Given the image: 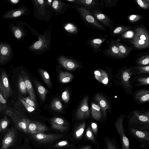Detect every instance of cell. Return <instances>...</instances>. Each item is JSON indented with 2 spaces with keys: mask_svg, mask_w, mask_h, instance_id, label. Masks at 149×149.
Wrapping results in <instances>:
<instances>
[{
  "mask_svg": "<svg viewBox=\"0 0 149 149\" xmlns=\"http://www.w3.org/2000/svg\"><path fill=\"white\" fill-rule=\"evenodd\" d=\"M134 72L130 69H126L120 72L119 80L121 86L127 91L130 93L132 91V86L130 79L131 76L134 74Z\"/></svg>",
  "mask_w": 149,
  "mask_h": 149,
  "instance_id": "1",
  "label": "cell"
},
{
  "mask_svg": "<svg viewBox=\"0 0 149 149\" xmlns=\"http://www.w3.org/2000/svg\"><path fill=\"white\" fill-rule=\"evenodd\" d=\"M125 115H121L117 118L115 125L118 133L120 136L123 149H130L129 141L123 130V123Z\"/></svg>",
  "mask_w": 149,
  "mask_h": 149,
  "instance_id": "2",
  "label": "cell"
},
{
  "mask_svg": "<svg viewBox=\"0 0 149 149\" xmlns=\"http://www.w3.org/2000/svg\"><path fill=\"white\" fill-rule=\"evenodd\" d=\"M27 125L28 132L31 134L44 133L49 129L45 125L39 122L24 118Z\"/></svg>",
  "mask_w": 149,
  "mask_h": 149,
  "instance_id": "3",
  "label": "cell"
},
{
  "mask_svg": "<svg viewBox=\"0 0 149 149\" xmlns=\"http://www.w3.org/2000/svg\"><path fill=\"white\" fill-rule=\"evenodd\" d=\"M32 138L40 143H52L54 141L61 138L63 135L56 134H46L40 133L31 134Z\"/></svg>",
  "mask_w": 149,
  "mask_h": 149,
  "instance_id": "4",
  "label": "cell"
},
{
  "mask_svg": "<svg viewBox=\"0 0 149 149\" xmlns=\"http://www.w3.org/2000/svg\"><path fill=\"white\" fill-rule=\"evenodd\" d=\"M130 122L135 124H148L149 123V111L142 112L138 110L132 111L130 117Z\"/></svg>",
  "mask_w": 149,
  "mask_h": 149,
  "instance_id": "5",
  "label": "cell"
},
{
  "mask_svg": "<svg viewBox=\"0 0 149 149\" xmlns=\"http://www.w3.org/2000/svg\"><path fill=\"white\" fill-rule=\"evenodd\" d=\"M0 91L6 99L9 97L12 94V90L8 75L3 71H1L0 74Z\"/></svg>",
  "mask_w": 149,
  "mask_h": 149,
  "instance_id": "6",
  "label": "cell"
},
{
  "mask_svg": "<svg viewBox=\"0 0 149 149\" xmlns=\"http://www.w3.org/2000/svg\"><path fill=\"white\" fill-rule=\"evenodd\" d=\"M88 97L86 96L82 100L76 112V118L77 120H81L89 117L90 111L88 105Z\"/></svg>",
  "mask_w": 149,
  "mask_h": 149,
  "instance_id": "7",
  "label": "cell"
},
{
  "mask_svg": "<svg viewBox=\"0 0 149 149\" xmlns=\"http://www.w3.org/2000/svg\"><path fill=\"white\" fill-rule=\"evenodd\" d=\"M16 138L15 130L11 128L5 134L2 141L1 149H8L14 143Z\"/></svg>",
  "mask_w": 149,
  "mask_h": 149,
  "instance_id": "8",
  "label": "cell"
},
{
  "mask_svg": "<svg viewBox=\"0 0 149 149\" xmlns=\"http://www.w3.org/2000/svg\"><path fill=\"white\" fill-rule=\"evenodd\" d=\"M26 8L23 6H20L13 10L6 11L3 16L4 19H11L22 16L26 14Z\"/></svg>",
  "mask_w": 149,
  "mask_h": 149,
  "instance_id": "9",
  "label": "cell"
},
{
  "mask_svg": "<svg viewBox=\"0 0 149 149\" xmlns=\"http://www.w3.org/2000/svg\"><path fill=\"white\" fill-rule=\"evenodd\" d=\"M12 54L11 49L8 44H0V63H3L10 57Z\"/></svg>",
  "mask_w": 149,
  "mask_h": 149,
  "instance_id": "10",
  "label": "cell"
},
{
  "mask_svg": "<svg viewBox=\"0 0 149 149\" xmlns=\"http://www.w3.org/2000/svg\"><path fill=\"white\" fill-rule=\"evenodd\" d=\"M94 99L100 107L103 115L104 117L107 114V110L110 108L108 102L103 96L99 94L95 95Z\"/></svg>",
  "mask_w": 149,
  "mask_h": 149,
  "instance_id": "11",
  "label": "cell"
},
{
  "mask_svg": "<svg viewBox=\"0 0 149 149\" xmlns=\"http://www.w3.org/2000/svg\"><path fill=\"white\" fill-rule=\"evenodd\" d=\"M58 61L63 67L68 70H74L79 67V65L75 61L63 56L58 58Z\"/></svg>",
  "mask_w": 149,
  "mask_h": 149,
  "instance_id": "12",
  "label": "cell"
},
{
  "mask_svg": "<svg viewBox=\"0 0 149 149\" xmlns=\"http://www.w3.org/2000/svg\"><path fill=\"white\" fill-rule=\"evenodd\" d=\"M11 117L18 130L25 133L28 132L27 125L24 118H22L14 113Z\"/></svg>",
  "mask_w": 149,
  "mask_h": 149,
  "instance_id": "13",
  "label": "cell"
},
{
  "mask_svg": "<svg viewBox=\"0 0 149 149\" xmlns=\"http://www.w3.org/2000/svg\"><path fill=\"white\" fill-rule=\"evenodd\" d=\"M22 76L24 81L27 92L29 93V97L34 102L36 100L34 88L30 81L27 73L23 70L21 71Z\"/></svg>",
  "mask_w": 149,
  "mask_h": 149,
  "instance_id": "14",
  "label": "cell"
},
{
  "mask_svg": "<svg viewBox=\"0 0 149 149\" xmlns=\"http://www.w3.org/2000/svg\"><path fill=\"white\" fill-rule=\"evenodd\" d=\"M134 99L140 103H144L149 100V90L148 89L140 90L135 93Z\"/></svg>",
  "mask_w": 149,
  "mask_h": 149,
  "instance_id": "15",
  "label": "cell"
},
{
  "mask_svg": "<svg viewBox=\"0 0 149 149\" xmlns=\"http://www.w3.org/2000/svg\"><path fill=\"white\" fill-rule=\"evenodd\" d=\"M95 78L100 82L107 85L109 83V78L107 73L102 70H97L94 71Z\"/></svg>",
  "mask_w": 149,
  "mask_h": 149,
  "instance_id": "16",
  "label": "cell"
},
{
  "mask_svg": "<svg viewBox=\"0 0 149 149\" xmlns=\"http://www.w3.org/2000/svg\"><path fill=\"white\" fill-rule=\"evenodd\" d=\"M91 114L93 118L95 119L100 120L102 116L101 109L100 106L94 102H92L91 105Z\"/></svg>",
  "mask_w": 149,
  "mask_h": 149,
  "instance_id": "17",
  "label": "cell"
},
{
  "mask_svg": "<svg viewBox=\"0 0 149 149\" xmlns=\"http://www.w3.org/2000/svg\"><path fill=\"white\" fill-rule=\"evenodd\" d=\"M34 82L40 99L44 101L46 99V95L48 92V91L37 81L34 80Z\"/></svg>",
  "mask_w": 149,
  "mask_h": 149,
  "instance_id": "18",
  "label": "cell"
},
{
  "mask_svg": "<svg viewBox=\"0 0 149 149\" xmlns=\"http://www.w3.org/2000/svg\"><path fill=\"white\" fill-rule=\"evenodd\" d=\"M59 80L62 83H66L71 82L73 78V75L67 72L61 71L59 73Z\"/></svg>",
  "mask_w": 149,
  "mask_h": 149,
  "instance_id": "19",
  "label": "cell"
},
{
  "mask_svg": "<svg viewBox=\"0 0 149 149\" xmlns=\"http://www.w3.org/2000/svg\"><path fill=\"white\" fill-rule=\"evenodd\" d=\"M131 132L137 137L146 140H149V133L148 132L141 131L133 128L131 129Z\"/></svg>",
  "mask_w": 149,
  "mask_h": 149,
  "instance_id": "20",
  "label": "cell"
},
{
  "mask_svg": "<svg viewBox=\"0 0 149 149\" xmlns=\"http://www.w3.org/2000/svg\"><path fill=\"white\" fill-rule=\"evenodd\" d=\"M79 10L83 17H84L86 20L88 22L93 24L94 25L96 23V21L94 17L91 15L89 14L87 10L83 8H79Z\"/></svg>",
  "mask_w": 149,
  "mask_h": 149,
  "instance_id": "21",
  "label": "cell"
},
{
  "mask_svg": "<svg viewBox=\"0 0 149 149\" xmlns=\"http://www.w3.org/2000/svg\"><path fill=\"white\" fill-rule=\"evenodd\" d=\"M17 85L19 91L23 95L26 94L27 91L24 81L20 74H19L18 76Z\"/></svg>",
  "mask_w": 149,
  "mask_h": 149,
  "instance_id": "22",
  "label": "cell"
},
{
  "mask_svg": "<svg viewBox=\"0 0 149 149\" xmlns=\"http://www.w3.org/2000/svg\"><path fill=\"white\" fill-rule=\"evenodd\" d=\"M38 71L42 77L46 84L49 88L51 87V82L49 74L45 70L39 69Z\"/></svg>",
  "mask_w": 149,
  "mask_h": 149,
  "instance_id": "23",
  "label": "cell"
},
{
  "mask_svg": "<svg viewBox=\"0 0 149 149\" xmlns=\"http://www.w3.org/2000/svg\"><path fill=\"white\" fill-rule=\"evenodd\" d=\"M86 127L85 123L80 124L76 129L74 132V136L76 138L79 139L82 136Z\"/></svg>",
  "mask_w": 149,
  "mask_h": 149,
  "instance_id": "24",
  "label": "cell"
},
{
  "mask_svg": "<svg viewBox=\"0 0 149 149\" xmlns=\"http://www.w3.org/2000/svg\"><path fill=\"white\" fill-rule=\"evenodd\" d=\"M12 32L15 37L18 39H19L24 35L23 31L19 28L15 26H13L11 28Z\"/></svg>",
  "mask_w": 149,
  "mask_h": 149,
  "instance_id": "25",
  "label": "cell"
},
{
  "mask_svg": "<svg viewBox=\"0 0 149 149\" xmlns=\"http://www.w3.org/2000/svg\"><path fill=\"white\" fill-rule=\"evenodd\" d=\"M51 107L53 109L57 111H61L63 109L62 104L58 99L53 101L51 104Z\"/></svg>",
  "mask_w": 149,
  "mask_h": 149,
  "instance_id": "26",
  "label": "cell"
},
{
  "mask_svg": "<svg viewBox=\"0 0 149 149\" xmlns=\"http://www.w3.org/2000/svg\"><path fill=\"white\" fill-rule=\"evenodd\" d=\"M9 123L8 117L5 116L0 121V133L5 130L7 128Z\"/></svg>",
  "mask_w": 149,
  "mask_h": 149,
  "instance_id": "27",
  "label": "cell"
},
{
  "mask_svg": "<svg viewBox=\"0 0 149 149\" xmlns=\"http://www.w3.org/2000/svg\"><path fill=\"white\" fill-rule=\"evenodd\" d=\"M137 83L136 86L148 85L149 77L148 76L141 77L138 78L136 80Z\"/></svg>",
  "mask_w": 149,
  "mask_h": 149,
  "instance_id": "28",
  "label": "cell"
},
{
  "mask_svg": "<svg viewBox=\"0 0 149 149\" xmlns=\"http://www.w3.org/2000/svg\"><path fill=\"white\" fill-rule=\"evenodd\" d=\"M133 69L135 70L136 72L135 74H138L142 73L148 74L149 73V66H137L134 68Z\"/></svg>",
  "mask_w": 149,
  "mask_h": 149,
  "instance_id": "29",
  "label": "cell"
},
{
  "mask_svg": "<svg viewBox=\"0 0 149 149\" xmlns=\"http://www.w3.org/2000/svg\"><path fill=\"white\" fill-rule=\"evenodd\" d=\"M45 44V40L43 39L40 38L39 40L34 43L31 47L32 49H39L42 47Z\"/></svg>",
  "mask_w": 149,
  "mask_h": 149,
  "instance_id": "30",
  "label": "cell"
},
{
  "mask_svg": "<svg viewBox=\"0 0 149 149\" xmlns=\"http://www.w3.org/2000/svg\"><path fill=\"white\" fill-rule=\"evenodd\" d=\"M86 135L87 138L88 139L93 141H95V139L93 132V131L91 127L89 126L88 127L86 130Z\"/></svg>",
  "mask_w": 149,
  "mask_h": 149,
  "instance_id": "31",
  "label": "cell"
},
{
  "mask_svg": "<svg viewBox=\"0 0 149 149\" xmlns=\"http://www.w3.org/2000/svg\"><path fill=\"white\" fill-rule=\"evenodd\" d=\"M51 123L52 128L59 130L61 132H63L66 131L68 129L67 127L63 125L56 124L51 122Z\"/></svg>",
  "mask_w": 149,
  "mask_h": 149,
  "instance_id": "32",
  "label": "cell"
},
{
  "mask_svg": "<svg viewBox=\"0 0 149 149\" xmlns=\"http://www.w3.org/2000/svg\"><path fill=\"white\" fill-rule=\"evenodd\" d=\"M50 122L55 124L63 125L64 124V120L60 118L54 117L51 120Z\"/></svg>",
  "mask_w": 149,
  "mask_h": 149,
  "instance_id": "33",
  "label": "cell"
},
{
  "mask_svg": "<svg viewBox=\"0 0 149 149\" xmlns=\"http://www.w3.org/2000/svg\"><path fill=\"white\" fill-rule=\"evenodd\" d=\"M62 3L58 0L53 1L52 3V6L53 9L56 11L59 10L62 7Z\"/></svg>",
  "mask_w": 149,
  "mask_h": 149,
  "instance_id": "34",
  "label": "cell"
},
{
  "mask_svg": "<svg viewBox=\"0 0 149 149\" xmlns=\"http://www.w3.org/2000/svg\"><path fill=\"white\" fill-rule=\"evenodd\" d=\"M70 97L69 92L67 90H65L62 94L61 98L65 103H67L69 101Z\"/></svg>",
  "mask_w": 149,
  "mask_h": 149,
  "instance_id": "35",
  "label": "cell"
},
{
  "mask_svg": "<svg viewBox=\"0 0 149 149\" xmlns=\"http://www.w3.org/2000/svg\"><path fill=\"white\" fill-rule=\"evenodd\" d=\"M0 105L1 108L3 109H5L7 105V101L4 97L1 92L0 91Z\"/></svg>",
  "mask_w": 149,
  "mask_h": 149,
  "instance_id": "36",
  "label": "cell"
},
{
  "mask_svg": "<svg viewBox=\"0 0 149 149\" xmlns=\"http://www.w3.org/2000/svg\"><path fill=\"white\" fill-rule=\"evenodd\" d=\"M22 99L29 105L36 108L35 103L30 97H22Z\"/></svg>",
  "mask_w": 149,
  "mask_h": 149,
  "instance_id": "37",
  "label": "cell"
},
{
  "mask_svg": "<svg viewBox=\"0 0 149 149\" xmlns=\"http://www.w3.org/2000/svg\"><path fill=\"white\" fill-rule=\"evenodd\" d=\"M20 100L22 102L24 106V107L29 112H31L34 111L35 108L31 107L29 105L26 103L24 100H23L22 98H20Z\"/></svg>",
  "mask_w": 149,
  "mask_h": 149,
  "instance_id": "38",
  "label": "cell"
},
{
  "mask_svg": "<svg viewBox=\"0 0 149 149\" xmlns=\"http://www.w3.org/2000/svg\"><path fill=\"white\" fill-rule=\"evenodd\" d=\"M68 144V142L67 141H63L56 144L55 147H61L67 146Z\"/></svg>",
  "mask_w": 149,
  "mask_h": 149,
  "instance_id": "39",
  "label": "cell"
},
{
  "mask_svg": "<svg viewBox=\"0 0 149 149\" xmlns=\"http://www.w3.org/2000/svg\"><path fill=\"white\" fill-rule=\"evenodd\" d=\"M106 144L107 149H116L114 144L109 140H106Z\"/></svg>",
  "mask_w": 149,
  "mask_h": 149,
  "instance_id": "40",
  "label": "cell"
},
{
  "mask_svg": "<svg viewBox=\"0 0 149 149\" xmlns=\"http://www.w3.org/2000/svg\"><path fill=\"white\" fill-rule=\"evenodd\" d=\"M93 1L92 0H77L76 1V2L79 4H85V5H90L91 4Z\"/></svg>",
  "mask_w": 149,
  "mask_h": 149,
  "instance_id": "41",
  "label": "cell"
},
{
  "mask_svg": "<svg viewBox=\"0 0 149 149\" xmlns=\"http://www.w3.org/2000/svg\"><path fill=\"white\" fill-rule=\"evenodd\" d=\"M91 127L92 131L96 134L97 133L98 130L97 126V124L95 123H92Z\"/></svg>",
  "mask_w": 149,
  "mask_h": 149,
  "instance_id": "42",
  "label": "cell"
},
{
  "mask_svg": "<svg viewBox=\"0 0 149 149\" xmlns=\"http://www.w3.org/2000/svg\"><path fill=\"white\" fill-rule=\"evenodd\" d=\"M149 63V58L148 57L146 58L139 62V63L142 65H148Z\"/></svg>",
  "mask_w": 149,
  "mask_h": 149,
  "instance_id": "43",
  "label": "cell"
},
{
  "mask_svg": "<svg viewBox=\"0 0 149 149\" xmlns=\"http://www.w3.org/2000/svg\"><path fill=\"white\" fill-rule=\"evenodd\" d=\"M97 18L101 21H102L106 19L105 15L103 14L100 13L97 15Z\"/></svg>",
  "mask_w": 149,
  "mask_h": 149,
  "instance_id": "44",
  "label": "cell"
},
{
  "mask_svg": "<svg viewBox=\"0 0 149 149\" xmlns=\"http://www.w3.org/2000/svg\"><path fill=\"white\" fill-rule=\"evenodd\" d=\"M137 2L139 5L141 7L144 8H145L146 7V5L142 0H137Z\"/></svg>",
  "mask_w": 149,
  "mask_h": 149,
  "instance_id": "45",
  "label": "cell"
},
{
  "mask_svg": "<svg viewBox=\"0 0 149 149\" xmlns=\"http://www.w3.org/2000/svg\"><path fill=\"white\" fill-rule=\"evenodd\" d=\"M118 49L122 53L124 54L126 52L125 48L122 45H120L118 47Z\"/></svg>",
  "mask_w": 149,
  "mask_h": 149,
  "instance_id": "46",
  "label": "cell"
},
{
  "mask_svg": "<svg viewBox=\"0 0 149 149\" xmlns=\"http://www.w3.org/2000/svg\"><path fill=\"white\" fill-rule=\"evenodd\" d=\"M112 50L113 52L115 54L118 53L119 51L118 48L115 46H113L112 47Z\"/></svg>",
  "mask_w": 149,
  "mask_h": 149,
  "instance_id": "47",
  "label": "cell"
},
{
  "mask_svg": "<svg viewBox=\"0 0 149 149\" xmlns=\"http://www.w3.org/2000/svg\"><path fill=\"white\" fill-rule=\"evenodd\" d=\"M5 113L6 115L11 117L13 114V112L11 110L8 109L6 111Z\"/></svg>",
  "mask_w": 149,
  "mask_h": 149,
  "instance_id": "48",
  "label": "cell"
},
{
  "mask_svg": "<svg viewBox=\"0 0 149 149\" xmlns=\"http://www.w3.org/2000/svg\"><path fill=\"white\" fill-rule=\"evenodd\" d=\"M122 29V28L121 27H117L114 31L113 33H120Z\"/></svg>",
  "mask_w": 149,
  "mask_h": 149,
  "instance_id": "49",
  "label": "cell"
},
{
  "mask_svg": "<svg viewBox=\"0 0 149 149\" xmlns=\"http://www.w3.org/2000/svg\"><path fill=\"white\" fill-rule=\"evenodd\" d=\"M93 42L97 44H100L102 42V40L100 39H94L93 41Z\"/></svg>",
  "mask_w": 149,
  "mask_h": 149,
  "instance_id": "50",
  "label": "cell"
},
{
  "mask_svg": "<svg viewBox=\"0 0 149 149\" xmlns=\"http://www.w3.org/2000/svg\"><path fill=\"white\" fill-rule=\"evenodd\" d=\"M126 35V37L129 38H130L133 35V33L131 31H128L127 32Z\"/></svg>",
  "mask_w": 149,
  "mask_h": 149,
  "instance_id": "51",
  "label": "cell"
},
{
  "mask_svg": "<svg viewBox=\"0 0 149 149\" xmlns=\"http://www.w3.org/2000/svg\"><path fill=\"white\" fill-rule=\"evenodd\" d=\"M137 16H138L135 15H132L130 16L129 19L130 20L132 21L136 18Z\"/></svg>",
  "mask_w": 149,
  "mask_h": 149,
  "instance_id": "52",
  "label": "cell"
},
{
  "mask_svg": "<svg viewBox=\"0 0 149 149\" xmlns=\"http://www.w3.org/2000/svg\"><path fill=\"white\" fill-rule=\"evenodd\" d=\"M10 2H11L13 4H15L19 2L20 1L19 0H10Z\"/></svg>",
  "mask_w": 149,
  "mask_h": 149,
  "instance_id": "53",
  "label": "cell"
},
{
  "mask_svg": "<svg viewBox=\"0 0 149 149\" xmlns=\"http://www.w3.org/2000/svg\"><path fill=\"white\" fill-rule=\"evenodd\" d=\"M140 40H143L144 41L146 40V36L143 34L141 35L140 36Z\"/></svg>",
  "mask_w": 149,
  "mask_h": 149,
  "instance_id": "54",
  "label": "cell"
},
{
  "mask_svg": "<svg viewBox=\"0 0 149 149\" xmlns=\"http://www.w3.org/2000/svg\"><path fill=\"white\" fill-rule=\"evenodd\" d=\"M145 41L143 40H140L138 41V43L141 45L144 44L145 43Z\"/></svg>",
  "mask_w": 149,
  "mask_h": 149,
  "instance_id": "55",
  "label": "cell"
},
{
  "mask_svg": "<svg viewBox=\"0 0 149 149\" xmlns=\"http://www.w3.org/2000/svg\"><path fill=\"white\" fill-rule=\"evenodd\" d=\"M92 146H86L81 149H91Z\"/></svg>",
  "mask_w": 149,
  "mask_h": 149,
  "instance_id": "56",
  "label": "cell"
},
{
  "mask_svg": "<svg viewBox=\"0 0 149 149\" xmlns=\"http://www.w3.org/2000/svg\"><path fill=\"white\" fill-rule=\"evenodd\" d=\"M1 105H0V110H1Z\"/></svg>",
  "mask_w": 149,
  "mask_h": 149,
  "instance_id": "57",
  "label": "cell"
},
{
  "mask_svg": "<svg viewBox=\"0 0 149 149\" xmlns=\"http://www.w3.org/2000/svg\"><path fill=\"white\" fill-rule=\"evenodd\" d=\"M23 149L22 148H19V149Z\"/></svg>",
  "mask_w": 149,
  "mask_h": 149,
  "instance_id": "58",
  "label": "cell"
},
{
  "mask_svg": "<svg viewBox=\"0 0 149 149\" xmlns=\"http://www.w3.org/2000/svg\"><path fill=\"white\" fill-rule=\"evenodd\" d=\"M98 149L97 148V149Z\"/></svg>",
  "mask_w": 149,
  "mask_h": 149,
  "instance_id": "59",
  "label": "cell"
}]
</instances>
